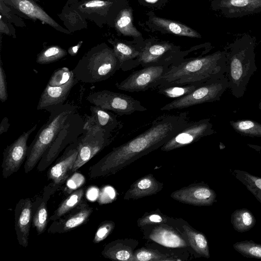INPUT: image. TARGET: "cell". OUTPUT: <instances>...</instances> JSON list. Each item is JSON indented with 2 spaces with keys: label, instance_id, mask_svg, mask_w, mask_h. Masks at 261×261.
<instances>
[{
  "label": "cell",
  "instance_id": "42",
  "mask_svg": "<svg viewBox=\"0 0 261 261\" xmlns=\"http://www.w3.org/2000/svg\"><path fill=\"white\" fill-rule=\"evenodd\" d=\"M109 4V2L103 1L93 0L85 3L83 4V6H85L86 8H101Z\"/></svg>",
  "mask_w": 261,
  "mask_h": 261
},
{
  "label": "cell",
  "instance_id": "26",
  "mask_svg": "<svg viewBox=\"0 0 261 261\" xmlns=\"http://www.w3.org/2000/svg\"><path fill=\"white\" fill-rule=\"evenodd\" d=\"M85 191L80 188L72 192L58 206L49 218V220L56 221L77 207L84 200Z\"/></svg>",
  "mask_w": 261,
  "mask_h": 261
},
{
  "label": "cell",
  "instance_id": "34",
  "mask_svg": "<svg viewBox=\"0 0 261 261\" xmlns=\"http://www.w3.org/2000/svg\"><path fill=\"white\" fill-rule=\"evenodd\" d=\"M202 83H197L184 85L163 86L158 87L155 90L157 91L158 93L163 95L166 97L176 99L189 94Z\"/></svg>",
  "mask_w": 261,
  "mask_h": 261
},
{
  "label": "cell",
  "instance_id": "24",
  "mask_svg": "<svg viewBox=\"0 0 261 261\" xmlns=\"http://www.w3.org/2000/svg\"><path fill=\"white\" fill-rule=\"evenodd\" d=\"M219 6L229 16H241L261 11V0H221Z\"/></svg>",
  "mask_w": 261,
  "mask_h": 261
},
{
  "label": "cell",
  "instance_id": "35",
  "mask_svg": "<svg viewBox=\"0 0 261 261\" xmlns=\"http://www.w3.org/2000/svg\"><path fill=\"white\" fill-rule=\"evenodd\" d=\"M233 247L244 257L261 259V244L252 240H244L235 243Z\"/></svg>",
  "mask_w": 261,
  "mask_h": 261
},
{
  "label": "cell",
  "instance_id": "3",
  "mask_svg": "<svg viewBox=\"0 0 261 261\" xmlns=\"http://www.w3.org/2000/svg\"><path fill=\"white\" fill-rule=\"evenodd\" d=\"M227 52V76L233 96L242 97L250 77L257 70L253 43L241 40L233 43Z\"/></svg>",
  "mask_w": 261,
  "mask_h": 261
},
{
  "label": "cell",
  "instance_id": "16",
  "mask_svg": "<svg viewBox=\"0 0 261 261\" xmlns=\"http://www.w3.org/2000/svg\"><path fill=\"white\" fill-rule=\"evenodd\" d=\"M93 208L87 202H83L60 219L53 221L47 229L49 233H63L85 224L89 220Z\"/></svg>",
  "mask_w": 261,
  "mask_h": 261
},
{
  "label": "cell",
  "instance_id": "28",
  "mask_svg": "<svg viewBox=\"0 0 261 261\" xmlns=\"http://www.w3.org/2000/svg\"><path fill=\"white\" fill-rule=\"evenodd\" d=\"M101 254L105 258L113 260L132 261L134 253L123 241L115 240L106 245Z\"/></svg>",
  "mask_w": 261,
  "mask_h": 261
},
{
  "label": "cell",
  "instance_id": "30",
  "mask_svg": "<svg viewBox=\"0 0 261 261\" xmlns=\"http://www.w3.org/2000/svg\"><path fill=\"white\" fill-rule=\"evenodd\" d=\"M189 242L195 251L207 258H210V251L207 240L201 232L192 229L187 225L183 226Z\"/></svg>",
  "mask_w": 261,
  "mask_h": 261
},
{
  "label": "cell",
  "instance_id": "6",
  "mask_svg": "<svg viewBox=\"0 0 261 261\" xmlns=\"http://www.w3.org/2000/svg\"><path fill=\"white\" fill-rule=\"evenodd\" d=\"M228 88L229 82L226 75H219L203 82L189 94L174 99L160 109L161 111L183 109L205 102L219 101Z\"/></svg>",
  "mask_w": 261,
  "mask_h": 261
},
{
  "label": "cell",
  "instance_id": "15",
  "mask_svg": "<svg viewBox=\"0 0 261 261\" xmlns=\"http://www.w3.org/2000/svg\"><path fill=\"white\" fill-rule=\"evenodd\" d=\"M171 197L180 202L196 206H209L217 201L215 192L204 184L181 188L172 192Z\"/></svg>",
  "mask_w": 261,
  "mask_h": 261
},
{
  "label": "cell",
  "instance_id": "12",
  "mask_svg": "<svg viewBox=\"0 0 261 261\" xmlns=\"http://www.w3.org/2000/svg\"><path fill=\"white\" fill-rule=\"evenodd\" d=\"M34 125L30 129L24 132L16 140L8 145L3 153L2 164V175L7 178L17 172L27 156V142L30 135L37 128Z\"/></svg>",
  "mask_w": 261,
  "mask_h": 261
},
{
  "label": "cell",
  "instance_id": "32",
  "mask_svg": "<svg viewBox=\"0 0 261 261\" xmlns=\"http://www.w3.org/2000/svg\"><path fill=\"white\" fill-rule=\"evenodd\" d=\"M115 27L124 36L134 37L141 36L133 24L132 11L130 9H124L120 11L116 19Z\"/></svg>",
  "mask_w": 261,
  "mask_h": 261
},
{
  "label": "cell",
  "instance_id": "37",
  "mask_svg": "<svg viewBox=\"0 0 261 261\" xmlns=\"http://www.w3.org/2000/svg\"><path fill=\"white\" fill-rule=\"evenodd\" d=\"M170 261L180 260V259L170 255L162 254L158 251L141 248L133 254L132 261Z\"/></svg>",
  "mask_w": 261,
  "mask_h": 261
},
{
  "label": "cell",
  "instance_id": "20",
  "mask_svg": "<svg viewBox=\"0 0 261 261\" xmlns=\"http://www.w3.org/2000/svg\"><path fill=\"white\" fill-rule=\"evenodd\" d=\"M163 184L149 174L136 180L124 195L125 200H135L154 195L163 188Z\"/></svg>",
  "mask_w": 261,
  "mask_h": 261
},
{
  "label": "cell",
  "instance_id": "43",
  "mask_svg": "<svg viewBox=\"0 0 261 261\" xmlns=\"http://www.w3.org/2000/svg\"><path fill=\"white\" fill-rule=\"evenodd\" d=\"M10 124L9 123V119L7 117H4L0 124V135L5 133L9 129Z\"/></svg>",
  "mask_w": 261,
  "mask_h": 261
},
{
  "label": "cell",
  "instance_id": "31",
  "mask_svg": "<svg viewBox=\"0 0 261 261\" xmlns=\"http://www.w3.org/2000/svg\"><path fill=\"white\" fill-rule=\"evenodd\" d=\"M232 174L261 203V177L239 169L233 170Z\"/></svg>",
  "mask_w": 261,
  "mask_h": 261
},
{
  "label": "cell",
  "instance_id": "39",
  "mask_svg": "<svg viewBox=\"0 0 261 261\" xmlns=\"http://www.w3.org/2000/svg\"><path fill=\"white\" fill-rule=\"evenodd\" d=\"M115 227V223L112 221H105L98 227L93 242L97 244L103 241L112 232Z\"/></svg>",
  "mask_w": 261,
  "mask_h": 261
},
{
  "label": "cell",
  "instance_id": "29",
  "mask_svg": "<svg viewBox=\"0 0 261 261\" xmlns=\"http://www.w3.org/2000/svg\"><path fill=\"white\" fill-rule=\"evenodd\" d=\"M230 221L234 229L239 232L249 231L256 223L254 215L246 208L235 210L231 215Z\"/></svg>",
  "mask_w": 261,
  "mask_h": 261
},
{
  "label": "cell",
  "instance_id": "25",
  "mask_svg": "<svg viewBox=\"0 0 261 261\" xmlns=\"http://www.w3.org/2000/svg\"><path fill=\"white\" fill-rule=\"evenodd\" d=\"M13 5L19 11L29 17L37 19L53 27L57 28L58 24L55 21L41 8L32 0H10Z\"/></svg>",
  "mask_w": 261,
  "mask_h": 261
},
{
  "label": "cell",
  "instance_id": "5",
  "mask_svg": "<svg viewBox=\"0 0 261 261\" xmlns=\"http://www.w3.org/2000/svg\"><path fill=\"white\" fill-rule=\"evenodd\" d=\"M119 69V62L114 50L102 47L88 53L72 70L79 81L93 84L108 80Z\"/></svg>",
  "mask_w": 261,
  "mask_h": 261
},
{
  "label": "cell",
  "instance_id": "2",
  "mask_svg": "<svg viewBox=\"0 0 261 261\" xmlns=\"http://www.w3.org/2000/svg\"><path fill=\"white\" fill-rule=\"evenodd\" d=\"M227 52L218 51L204 56L183 59L169 66L158 82V87L204 82L227 73Z\"/></svg>",
  "mask_w": 261,
  "mask_h": 261
},
{
  "label": "cell",
  "instance_id": "8",
  "mask_svg": "<svg viewBox=\"0 0 261 261\" xmlns=\"http://www.w3.org/2000/svg\"><path fill=\"white\" fill-rule=\"evenodd\" d=\"M84 120L76 111L70 115L53 144L39 162L37 171L42 172L46 169L64 149L76 141L84 130Z\"/></svg>",
  "mask_w": 261,
  "mask_h": 261
},
{
  "label": "cell",
  "instance_id": "9",
  "mask_svg": "<svg viewBox=\"0 0 261 261\" xmlns=\"http://www.w3.org/2000/svg\"><path fill=\"white\" fill-rule=\"evenodd\" d=\"M86 99L94 106L121 116L147 110L140 101L132 96L107 90L94 92L88 95Z\"/></svg>",
  "mask_w": 261,
  "mask_h": 261
},
{
  "label": "cell",
  "instance_id": "45",
  "mask_svg": "<svg viewBox=\"0 0 261 261\" xmlns=\"http://www.w3.org/2000/svg\"><path fill=\"white\" fill-rule=\"evenodd\" d=\"M158 0H145V2L148 3L153 4L156 3Z\"/></svg>",
  "mask_w": 261,
  "mask_h": 261
},
{
  "label": "cell",
  "instance_id": "36",
  "mask_svg": "<svg viewBox=\"0 0 261 261\" xmlns=\"http://www.w3.org/2000/svg\"><path fill=\"white\" fill-rule=\"evenodd\" d=\"M67 51L59 46H51L43 49L37 56L36 62L40 64H50L66 56Z\"/></svg>",
  "mask_w": 261,
  "mask_h": 261
},
{
  "label": "cell",
  "instance_id": "22",
  "mask_svg": "<svg viewBox=\"0 0 261 261\" xmlns=\"http://www.w3.org/2000/svg\"><path fill=\"white\" fill-rule=\"evenodd\" d=\"M142 48L120 41L114 42L113 50L119 62L120 69L127 71L140 65L139 59Z\"/></svg>",
  "mask_w": 261,
  "mask_h": 261
},
{
  "label": "cell",
  "instance_id": "21",
  "mask_svg": "<svg viewBox=\"0 0 261 261\" xmlns=\"http://www.w3.org/2000/svg\"><path fill=\"white\" fill-rule=\"evenodd\" d=\"M91 113L90 116L85 114V116L94 124L104 131L115 134L122 127L123 124L117 115L96 106L90 107Z\"/></svg>",
  "mask_w": 261,
  "mask_h": 261
},
{
  "label": "cell",
  "instance_id": "23",
  "mask_svg": "<svg viewBox=\"0 0 261 261\" xmlns=\"http://www.w3.org/2000/svg\"><path fill=\"white\" fill-rule=\"evenodd\" d=\"M149 238L162 246L169 248H184L188 246L185 241L172 228L164 225L153 228Z\"/></svg>",
  "mask_w": 261,
  "mask_h": 261
},
{
  "label": "cell",
  "instance_id": "10",
  "mask_svg": "<svg viewBox=\"0 0 261 261\" xmlns=\"http://www.w3.org/2000/svg\"><path fill=\"white\" fill-rule=\"evenodd\" d=\"M170 65L149 66L130 74L115 84L117 89L130 92L154 89L158 82L167 72Z\"/></svg>",
  "mask_w": 261,
  "mask_h": 261
},
{
  "label": "cell",
  "instance_id": "13",
  "mask_svg": "<svg viewBox=\"0 0 261 261\" xmlns=\"http://www.w3.org/2000/svg\"><path fill=\"white\" fill-rule=\"evenodd\" d=\"M174 46L169 43H147L143 47L139 59L142 67L149 66L171 65L182 60Z\"/></svg>",
  "mask_w": 261,
  "mask_h": 261
},
{
  "label": "cell",
  "instance_id": "38",
  "mask_svg": "<svg viewBox=\"0 0 261 261\" xmlns=\"http://www.w3.org/2000/svg\"><path fill=\"white\" fill-rule=\"evenodd\" d=\"M72 73L67 67L59 68L52 74L47 84L53 87L62 85L68 81Z\"/></svg>",
  "mask_w": 261,
  "mask_h": 261
},
{
  "label": "cell",
  "instance_id": "44",
  "mask_svg": "<svg viewBox=\"0 0 261 261\" xmlns=\"http://www.w3.org/2000/svg\"><path fill=\"white\" fill-rule=\"evenodd\" d=\"M83 42H80L76 45L72 46L68 49V53L71 56H74L77 54V52L82 45Z\"/></svg>",
  "mask_w": 261,
  "mask_h": 261
},
{
  "label": "cell",
  "instance_id": "41",
  "mask_svg": "<svg viewBox=\"0 0 261 261\" xmlns=\"http://www.w3.org/2000/svg\"><path fill=\"white\" fill-rule=\"evenodd\" d=\"M8 97L6 75L3 66L2 61L0 63V100L2 102H5Z\"/></svg>",
  "mask_w": 261,
  "mask_h": 261
},
{
  "label": "cell",
  "instance_id": "14",
  "mask_svg": "<svg viewBox=\"0 0 261 261\" xmlns=\"http://www.w3.org/2000/svg\"><path fill=\"white\" fill-rule=\"evenodd\" d=\"M76 141L67 146L62 155L56 160L48 170L47 176L50 181L48 184L56 191L72 174V170L78 154Z\"/></svg>",
  "mask_w": 261,
  "mask_h": 261
},
{
  "label": "cell",
  "instance_id": "19",
  "mask_svg": "<svg viewBox=\"0 0 261 261\" xmlns=\"http://www.w3.org/2000/svg\"><path fill=\"white\" fill-rule=\"evenodd\" d=\"M55 192L53 187L48 184L44 187L42 196L33 202L32 224L38 235L41 234L46 228L49 220L47 201Z\"/></svg>",
  "mask_w": 261,
  "mask_h": 261
},
{
  "label": "cell",
  "instance_id": "17",
  "mask_svg": "<svg viewBox=\"0 0 261 261\" xmlns=\"http://www.w3.org/2000/svg\"><path fill=\"white\" fill-rule=\"evenodd\" d=\"M78 82L73 72L68 81L62 85L53 87L47 84L40 95L37 110H44L50 113L63 105L72 88Z\"/></svg>",
  "mask_w": 261,
  "mask_h": 261
},
{
  "label": "cell",
  "instance_id": "40",
  "mask_svg": "<svg viewBox=\"0 0 261 261\" xmlns=\"http://www.w3.org/2000/svg\"><path fill=\"white\" fill-rule=\"evenodd\" d=\"M166 221V219L164 217L158 214L152 213L140 218L137 223L139 226L142 227L147 225L164 223Z\"/></svg>",
  "mask_w": 261,
  "mask_h": 261
},
{
  "label": "cell",
  "instance_id": "1",
  "mask_svg": "<svg viewBox=\"0 0 261 261\" xmlns=\"http://www.w3.org/2000/svg\"><path fill=\"white\" fill-rule=\"evenodd\" d=\"M189 121L187 112L159 116L146 130L113 148L90 166L89 177L95 179L116 173L139 158L161 148Z\"/></svg>",
  "mask_w": 261,
  "mask_h": 261
},
{
  "label": "cell",
  "instance_id": "4",
  "mask_svg": "<svg viewBox=\"0 0 261 261\" xmlns=\"http://www.w3.org/2000/svg\"><path fill=\"white\" fill-rule=\"evenodd\" d=\"M76 111L75 106L65 103L50 112L47 121L39 129L28 146L24 171L28 173L38 164L43 155L53 144L69 117Z\"/></svg>",
  "mask_w": 261,
  "mask_h": 261
},
{
  "label": "cell",
  "instance_id": "27",
  "mask_svg": "<svg viewBox=\"0 0 261 261\" xmlns=\"http://www.w3.org/2000/svg\"><path fill=\"white\" fill-rule=\"evenodd\" d=\"M151 20L154 24L169 33L181 36L201 38L196 31L184 24L155 16L153 17Z\"/></svg>",
  "mask_w": 261,
  "mask_h": 261
},
{
  "label": "cell",
  "instance_id": "33",
  "mask_svg": "<svg viewBox=\"0 0 261 261\" xmlns=\"http://www.w3.org/2000/svg\"><path fill=\"white\" fill-rule=\"evenodd\" d=\"M229 123L233 129L239 134L261 138V123L247 119L230 121Z\"/></svg>",
  "mask_w": 261,
  "mask_h": 261
},
{
  "label": "cell",
  "instance_id": "46",
  "mask_svg": "<svg viewBox=\"0 0 261 261\" xmlns=\"http://www.w3.org/2000/svg\"><path fill=\"white\" fill-rule=\"evenodd\" d=\"M258 108L260 110H261V99L258 103Z\"/></svg>",
  "mask_w": 261,
  "mask_h": 261
},
{
  "label": "cell",
  "instance_id": "11",
  "mask_svg": "<svg viewBox=\"0 0 261 261\" xmlns=\"http://www.w3.org/2000/svg\"><path fill=\"white\" fill-rule=\"evenodd\" d=\"M215 133L210 118L189 121L182 129L165 143L161 149L169 151L179 148Z\"/></svg>",
  "mask_w": 261,
  "mask_h": 261
},
{
  "label": "cell",
  "instance_id": "7",
  "mask_svg": "<svg viewBox=\"0 0 261 261\" xmlns=\"http://www.w3.org/2000/svg\"><path fill=\"white\" fill-rule=\"evenodd\" d=\"M84 130L77 140L78 154L72 173L109 145L118 133H107L92 123L85 116Z\"/></svg>",
  "mask_w": 261,
  "mask_h": 261
},
{
  "label": "cell",
  "instance_id": "18",
  "mask_svg": "<svg viewBox=\"0 0 261 261\" xmlns=\"http://www.w3.org/2000/svg\"><path fill=\"white\" fill-rule=\"evenodd\" d=\"M33 202L29 198L20 199L14 210L15 229L20 245L26 248L29 244L30 231L32 223Z\"/></svg>",
  "mask_w": 261,
  "mask_h": 261
}]
</instances>
